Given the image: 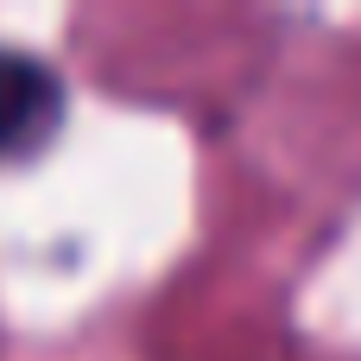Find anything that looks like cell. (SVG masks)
Masks as SVG:
<instances>
[{
	"mask_svg": "<svg viewBox=\"0 0 361 361\" xmlns=\"http://www.w3.org/2000/svg\"><path fill=\"white\" fill-rule=\"evenodd\" d=\"M70 114L63 70L44 63L38 51L0 44V165H32Z\"/></svg>",
	"mask_w": 361,
	"mask_h": 361,
	"instance_id": "6da1fadb",
	"label": "cell"
}]
</instances>
